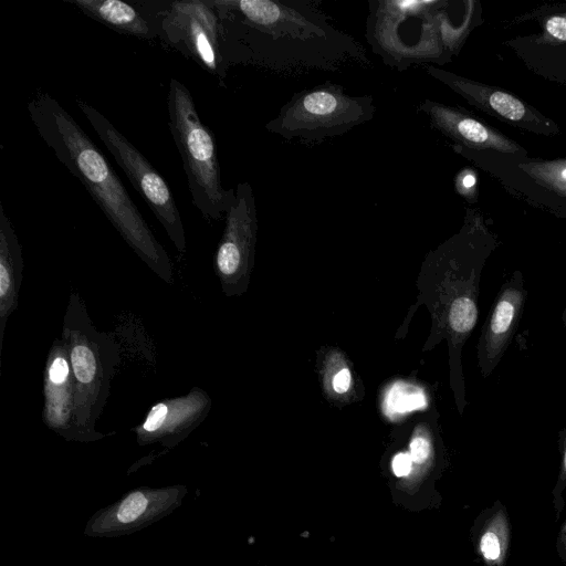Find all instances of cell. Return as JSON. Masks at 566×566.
Returning <instances> with one entry per match:
<instances>
[{"label": "cell", "instance_id": "1", "mask_svg": "<svg viewBox=\"0 0 566 566\" xmlns=\"http://www.w3.org/2000/svg\"><path fill=\"white\" fill-rule=\"evenodd\" d=\"M43 142L85 187L129 248L163 281L172 283L171 260L105 156L71 114L48 93L28 103Z\"/></svg>", "mask_w": 566, "mask_h": 566}, {"label": "cell", "instance_id": "2", "mask_svg": "<svg viewBox=\"0 0 566 566\" xmlns=\"http://www.w3.org/2000/svg\"><path fill=\"white\" fill-rule=\"evenodd\" d=\"M237 12L258 38L260 64L274 71L336 72L348 62H369L364 49L329 22L312 0L211 1Z\"/></svg>", "mask_w": 566, "mask_h": 566}, {"label": "cell", "instance_id": "3", "mask_svg": "<svg viewBox=\"0 0 566 566\" xmlns=\"http://www.w3.org/2000/svg\"><path fill=\"white\" fill-rule=\"evenodd\" d=\"M61 339L73 373L75 424L82 442L102 440L108 434L97 431L95 426L107 402L111 381L119 363L117 343L95 327L85 302L76 292L69 296Z\"/></svg>", "mask_w": 566, "mask_h": 566}, {"label": "cell", "instance_id": "4", "mask_svg": "<svg viewBox=\"0 0 566 566\" xmlns=\"http://www.w3.org/2000/svg\"><path fill=\"white\" fill-rule=\"evenodd\" d=\"M167 109L192 203L206 220H219L226 216L235 190L222 187L213 134L199 118L189 90L176 78L169 83Z\"/></svg>", "mask_w": 566, "mask_h": 566}, {"label": "cell", "instance_id": "5", "mask_svg": "<svg viewBox=\"0 0 566 566\" xmlns=\"http://www.w3.org/2000/svg\"><path fill=\"white\" fill-rule=\"evenodd\" d=\"M376 109L373 95H349L326 81L294 93L265 128L287 142L315 145L370 122Z\"/></svg>", "mask_w": 566, "mask_h": 566}, {"label": "cell", "instance_id": "6", "mask_svg": "<svg viewBox=\"0 0 566 566\" xmlns=\"http://www.w3.org/2000/svg\"><path fill=\"white\" fill-rule=\"evenodd\" d=\"M433 1L369 0L366 40L384 63L398 71L434 57V34L428 14Z\"/></svg>", "mask_w": 566, "mask_h": 566}, {"label": "cell", "instance_id": "7", "mask_svg": "<svg viewBox=\"0 0 566 566\" xmlns=\"http://www.w3.org/2000/svg\"><path fill=\"white\" fill-rule=\"evenodd\" d=\"M91 126L146 201L180 254L187 250L186 233L169 186L146 157L96 108L76 101Z\"/></svg>", "mask_w": 566, "mask_h": 566}, {"label": "cell", "instance_id": "8", "mask_svg": "<svg viewBox=\"0 0 566 566\" xmlns=\"http://www.w3.org/2000/svg\"><path fill=\"white\" fill-rule=\"evenodd\" d=\"M187 493L184 484L132 489L114 503L96 511L88 518L83 534L88 537H119L138 532L172 513Z\"/></svg>", "mask_w": 566, "mask_h": 566}, {"label": "cell", "instance_id": "9", "mask_svg": "<svg viewBox=\"0 0 566 566\" xmlns=\"http://www.w3.org/2000/svg\"><path fill=\"white\" fill-rule=\"evenodd\" d=\"M212 401L208 392L192 387L186 395L154 403L144 420L133 428L139 446L159 443L171 450L182 442L208 416Z\"/></svg>", "mask_w": 566, "mask_h": 566}, {"label": "cell", "instance_id": "10", "mask_svg": "<svg viewBox=\"0 0 566 566\" xmlns=\"http://www.w3.org/2000/svg\"><path fill=\"white\" fill-rule=\"evenodd\" d=\"M256 230V206L252 186L240 182L226 213V226L214 254V271L227 293L234 292L238 275L245 263Z\"/></svg>", "mask_w": 566, "mask_h": 566}, {"label": "cell", "instance_id": "11", "mask_svg": "<svg viewBox=\"0 0 566 566\" xmlns=\"http://www.w3.org/2000/svg\"><path fill=\"white\" fill-rule=\"evenodd\" d=\"M44 424L66 441L82 442L75 424V390L65 344L55 338L43 371Z\"/></svg>", "mask_w": 566, "mask_h": 566}, {"label": "cell", "instance_id": "12", "mask_svg": "<svg viewBox=\"0 0 566 566\" xmlns=\"http://www.w3.org/2000/svg\"><path fill=\"white\" fill-rule=\"evenodd\" d=\"M524 276L515 272L502 285L482 331L479 366L489 376L506 352L518 325L526 300Z\"/></svg>", "mask_w": 566, "mask_h": 566}, {"label": "cell", "instance_id": "13", "mask_svg": "<svg viewBox=\"0 0 566 566\" xmlns=\"http://www.w3.org/2000/svg\"><path fill=\"white\" fill-rule=\"evenodd\" d=\"M172 25L195 60L211 73L220 70L222 56L219 50L217 17L210 2L178 1L171 8Z\"/></svg>", "mask_w": 566, "mask_h": 566}, {"label": "cell", "instance_id": "14", "mask_svg": "<svg viewBox=\"0 0 566 566\" xmlns=\"http://www.w3.org/2000/svg\"><path fill=\"white\" fill-rule=\"evenodd\" d=\"M22 273V249L11 221L0 205V353L6 325L18 307Z\"/></svg>", "mask_w": 566, "mask_h": 566}, {"label": "cell", "instance_id": "15", "mask_svg": "<svg viewBox=\"0 0 566 566\" xmlns=\"http://www.w3.org/2000/svg\"><path fill=\"white\" fill-rule=\"evenodd\" d=\"M86 15L120 32L139 38L155 36L147 20L130 4L120 0H67Z\"/></svg>", "mask_w": 566, "mask_h": 566}, {"label": "cell", "instance_id": "16", "mask_svg": "<svg viewBox=\"0 0 566 566\" xmlns=\"http://www.w3.org/2000/svg\"><path fill=\"white\" fill-rule=\"evenodd\" d=\"M510 542V525L505 510L491 514L479 536L478 551L486 566H503Z\"/></svg>", "mask_w": 566, "mask_h": 566}, {"label": "cell", "instance_id": "17", "mask_svg": "<svg viewBox=\"0 0 566 566\" xmlns=\"http://www.w3.org/2000/svg\"><path fill=\"white\" fill-rule=\"evenodd\" d=\"M387 410L391 412H408L426 405L421 390L406 385H397L390 390L387 400Z\"/></svg>", "mask_w": 566, "mask_h": 566}, {"label": "cell", "instance_id": "18", "mask_svg": "<svg viewBox=\"0 0 566 566\" xmlns=\"http://www.w3.org/2000/svg\"><path fill=\"white\" fill-rule=\"evenodd\" d=\"M489 103L500 115L511 120H518L525 114L524 105L515 97L503 92H494Z\"/></svg>", "mask_w": 566, "mask_h": 566}, {"label": "cell", "instance_id": "19", "mask_svg": "<svg viewBox=\"0 0 566 566\" xmlns=\"http://www.w3.org/2000/svg\"><path fill=\"white\" fill-rule=\"evenodd\" d=\"M558 447L560 451V467L553 490V504L557 518L564 509L563 492L566 489V427L558 432Z\"/></svg>", "mask_w": 566, "mask_h": 566}, {"label": "cell", "instance_id": "20", "mask_svg": "<svg viewBox=\"0 0 566 566\" xmlns=\"http://www.w3.org/2000/svg\"><path fill=\"white\" fill-rule=\"evenodd\" d=\"M409 454L413 464L420 465L426 463L431 455V444L429 440L421 436L415 437L409 446Z\"/></svg>", "mask_w": 566, "mask_h": 566}, {"label": "cell", "instance_id": "21", "mask_svg": "<svg viewBox=\"0 0 566 566\" xmlns=\"http://www.w3.org/2000/svg\"><path fill=\"white\" fill-rule=\"evenodd\" d=\"M412 469L413 462L409 452H399L392 458L391 470L397 478L409 476Z\"/></svg>", "mask_w": 566, "mask_h": 566}, {"label": "cell", "instance_id": "22", "mask_svg": "<svg viewBox=\"0 0 566 566\" xmlns=\"http://www.w3.org/2000/svg\"><path fill=\"white\" fill-rule=\"evenodd\" d=\"M547 31L559 40L566 41V19L562 17H554L547 21Z\"/></svg>", "mask_w": 566, "mask_h": 566}, {"label": "cell", "instance_id": "23", "mask_svg": "<svg viewBox=\"0 0 566 566\" xmlns=\"http://www.w3.org/2000/svg\"><path fill=\"white\" fill-rule=\"evenodd\" d=\"M352 375L347 368L339 370L333 380V388L336 392H345L350 386Z\"/></svg>", "mask_w": 566, "mask_h": 566}, {"label": "cell", "instance_id": "24", "mask_svg": "<svg viewBox=\"0 0 566 566\" xmlns=\"http://www.w3.org/2000/svg\"><path fill=\"white\" fill-rule=\"evenodd\" d=\"M461 182H462V186H463L464 188H471V187H473V186H474V184H475V178H474V176H472V175H465V176L462 178Z\"/></svg>", "mask_w": 566, "mask_h": 566}, {"label": "cell", "instance_id": "25", "mask_svg": "<svg viewBox=\"0 0 566 566\" xmlns=\"http://www.w3.org/2000/svg\"><path fill=\"white\" fill-rule=\"evenodd\" d=\"M559 539H560V544L563 545V547L566 552V522L562 527Z\"/></svg>", "mask_w": 566, "mask_h": 566}, {"label": "cell", "instance_id": "26", "mask_svg": "<svg viewBox=\"0 0 566 566\" xmlns=\"http://www.w3.org/2000/svg\"><path fill=\"white\" fill-rule=\"evenodd\" d=\"M562 318H563V323H564V325H565V327H566V303H565V308H564V311H563Z\"/></svg>", "mask_w": 566, "mask_h": 566}, {"label": "cell", "instance_id": "27", "mask_svg": "<svg viewBox=\"0 0 566 566\" xmlns=\"http://www.w3.org/2000/svg\"><path fill=\"white\" fill-rule=\"evenodd\" d=\"M563 177L566 179V169L563 171Z\"/></svg>", "mask_w": 566, "mask_h": 566}]
</instances>
